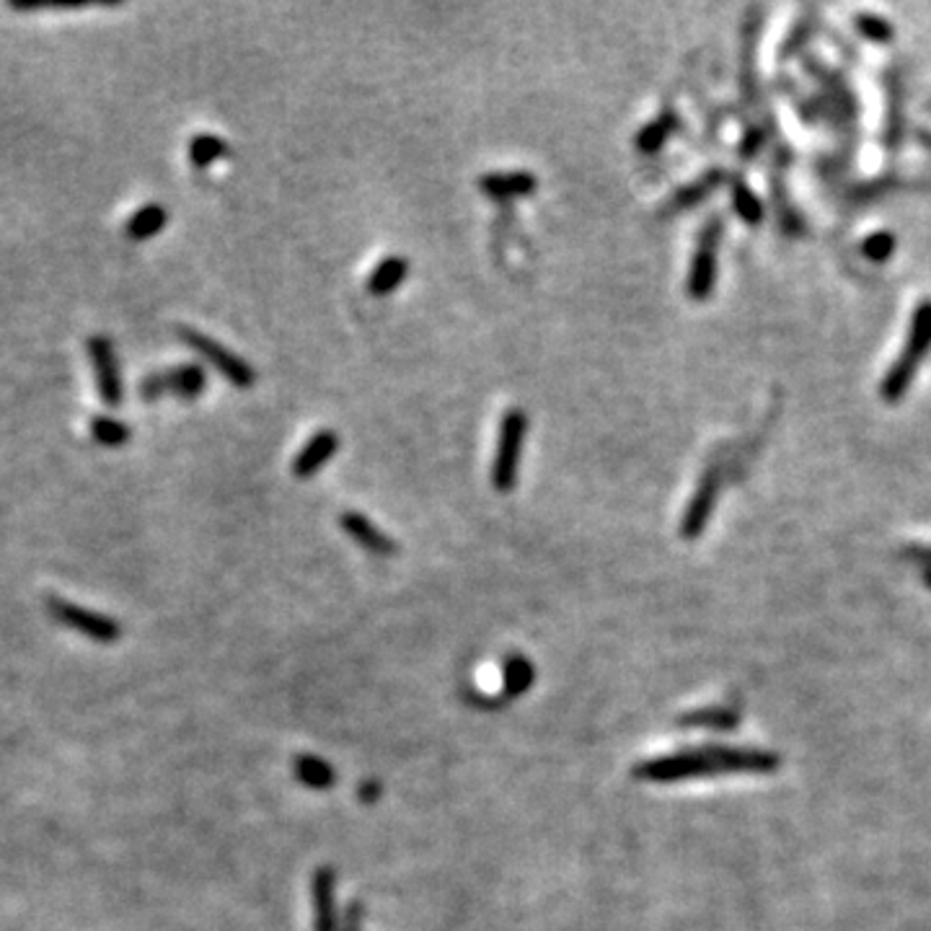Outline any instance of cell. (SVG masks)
I'll return each mask as SVG.
<instances>
[{
	"instance_id": "6da1fadb",
	"label": "cell",
	"mask_w": 931,
	"mask_h": 931,
	"mask_svg": "<svg viewBox=\"0 0 931 931\" xmlns=\"http://www.w3.org/2000/svg\"><path fill=\"white\" fill-rule=\"evenodd\" d=\"M929 347H931V300H924V303L916 308V313H913L911 332H908V339H906V344H903V350H900L898 360H895L893 368L888 370V375L882 378V386H880L882 401L895 404V401H900L903 396H906L913 378H916V373H919V365L924 363Z\"/></svg>"
},
{
	"instance_id": "7a4b0ae2",
	"label": "cell",
	"mask_w": 931,
	"mask_h": 931,
	"mask_svg": "<svg viewBox=\"0 0 931 931\" xmlns=\"http://www.w3.org/2000/svg\"><path fill=\"white\" fill-rule=\"evenodd\" d=\"M525 435H528V414L523 409H510L502 417L500 440H497L492 461V487L497 492H513L515 484H518Z\"/></svg>"
},
{
	"instance_id": "3957f363",
	"label": "cell",
	"mask_w": 931,
	"mask_h": 931,
	"mask_svg": "<svg viewBox=\"0 0 931 931\" xmlns=\"http://www.w3.org/2000/svg\"><path fill=\"white\" fill-rule=\"evenodd\" d=\"M714 774H719V769L709 748L678 750V753H670V756H657L650 758V761L637 763V769H634L637 779L652 784H675Z\"/></svg>"
},
{
	"instance_id": "277c9868",
	"label": "cell",
	"mask_w": 931,
	"mask_h": 931,
	"mask_svg": "<svg viewBox=\"0 0 931 931\" xmlns=\"http://www.w3.org/2000/svg\"><path fill=\"white\" fill-rule=\"evenodd\" d=\"M179 339H182L187 347H192L197 355L205 357L207 363L213 365L225 381L233 383L236 388H251L257 383V370H254V365L246 363L244 357H238L236 352H231L220 342H215L213 337H207V334L197 332V329H179Z\"/></svg>"
},
{
	"instance_id": "5b68a950",
	"label": "cell",
	"mask_w": 931,
	"mask_h": 931,
	"mask_svg": "<svg viewBox=\"0 0 931 931\" xmlns=\"http://www.w3.org/2000/svg\"><path fill=\"white\" fill-rule=\"evenodd\" d=\"M722 241V218L712 215L704 223L696 241L694 259H691V272H688L686 290L694 300H709L717 282V249Z\"/></svg>"
},
{
	"instance_id": "8992f818",
	"label": "cell",
	"mask_w": 931,
	"mask_h": 931,
	"mask_svg": "<svg viewBox=\"0 0 931 931\" xmlns=\"http://www.w3.org/2000/svg\"><path fill=\"white\" fill-rule=\"evenodd\" d=\"M207 388V373L200 365H176L169 370H158L140 381V399L156 401L161 396H179V399H197Z\"/></svg>"
},
{
	"instance_id": "52a82bcc",
	"label": "cell",
	"mask_w": 931,
	"mask_h": 931,
	"mask_svg": "<svg viewBox=\"0 0 931 931\" xmlns=\"http://www.w3.org/2000/svg\"><path fill=\"white\" fill-rule=\"evenodd\" d=\"M313 900V931H339L337 908V872L332 867H319L311 877Z\"/></svg>"
},
{
	"instance_id": "ba28073f",
	"label": "cell",
	"mask_w": 931,
	"mask_h": 931,
	"mask_svg": "<svg viewBox=\"0 0 931 931\" xmlns=\"http://www.w3.org/2000/svg\"><path fill=\"white\" fill-rule=\"evenodd\" d=\"M91 363H94L96 383H99V396L107 407H119L122 404V378H119V365L114 347L107 337H94L88 342Z\"/></svg>"
},
{
	"instance_id": "9c48e42d",
	"label": "cell",
	"mask_w": 931,
	"mask_h": 931,
	"mask_svg": "<svg viewBox=\"0 0 931 931\" xmlns=\"http://www.w3.org/2000/svg\"><path fill=\"white\" fill-rule=\"evenodd\" d=\"M719 479L717 471H709L707 476H701L699 487H696L694 497L688 502L686 513H683L681 520V536L686 541H696L701 533L707 531L709 518L714 513V505H717V494H719Z\"/></svg>"
},
{
	"instance_id": "30bf717a",
	"label": "cell",
	"mask_w": 931,
	"mask_h": 931,
	"mask_svg": "<svg viewBox=\"0 0 931 931\" xmlns=\"http://www.w3.org/2000/svg\"><path fill=\"white\" fill-rule=\"evenodd\" d=\"M339 525L342 531L355 541L357 546H363L365 551L375 554V557H394L399 546L388 533H383L368 515L357 513V510H344L339 515Z\"/></svg>"
},
{
	"instance_id": "8fae6325",
	"label": "cell",
	"mask_w": 931,
	"mask_h": 931,
	"mask_svg": "<svg viewBox=\"0 0 931 931\" xmlns=\"http://www.w3.org/2000/svg\"><path fill=\"white\" fill-rule=\"evenodd\" d=\"M339 450V435L334 430H319L308 440L303 448L298 450V456L293 458V476L298 479H311L319 474L326 463L337 456Z\"/></svg>"
},
{
	"instance_id": "7c38bea8",
	"label": "cell",
	"mask_w": 931,
	"mask_h": 931,
	"mask_svg": "<svg viewBox=\"0 0 931 931\" xmlns=\"http://www.w3.org/2000/svg\"><path fill=\"white\" fill-rule=\"evenodd\" d=\"M538 179L531 171H494L479 179V192L494 202L518 200L536 192Z\"/></svg>"
},
{
	"instance_id": "4fadbf2b",
	"label": "cell",
	"mask_w": 931,
	"mask_h": 931,
	"mask_svg": "<svg viewBox=\"0 0 931 931\" xmlns=\"http://www.w3.org/2000/svg\"><path fill=\"white\" fill-rule=\"evenodd\" d=\"M740 725V712L732 707H704L686 712L678 717V727L683 730H712L732 732Z\"/></svg>"
},
{
	"instance_id": "5bb4252c",
	"label": "cell",
	"mask_w": 931,
	"mask_h": 931,
	"mask_svg": "<svg viewBox=\"0 0 931 931\" xmlns=\"http://www.w3.org/2000/svg\"><path fill=\"white\" fill-rule=\"evenodd\" d=\"M536 681V668L525 655L520 652H513V655L505 657V663H502V691H505L507 699H518V696L528 694Z\"/></svg>"
},
{
	"instance_id": "9a60e30c",
	"label": "cell",
	"mask_w": 931,
	"mask_h": 931,
	"mask_svg": "<svg viewBox=\"0 0 931 931\" xmlns=\"http://www.w3.org/2000/svg\"><path fill=\"white\" fill-rule=\"evenodd\" d=\"M719 184H722V171H717V169L707 171V174L699 176L696 182L686 184V187H681L673 194V197H670V202L665 205V215L681 213V210H691V207H696L699 202L707 200L709 194H712Z\"/></svg>"
},
{
	"instance_id": "2e32d148",
	"label": "cell",
	"mask_w": 931,
	"mask_h": 931,
	"mask_svg": "<svg viewBox=\"0 0 931 931\" xmlns=\"http://www.w3.org/2000/svg\"><path fill=\"white\" fill-rule=\"evenodd\" d=\"M409 275V262L404 257H386L378 267L370 272L368 282H365V288H368L370 295L375 298H383V295H391L394 290L401 288V282L407 280Z\"/></svg>"
},
{
	"instance_id": "e0dca14e",
	"label": "cell",
	"mask_w": 931,
	"mask_h": 931,
	"mask_svg": "<svg viewBox=\"0 0 931 931\" xmlns=\"http://www.w3.org/2000/svg\"><path fill=\"white\" fill-rule=\"evenodd\" d=\"M295 779H298L303 787L308 789H332L334 782H337V771L319 756H311V753H303V756L295 758Z\"/></svg>"
},
{
	"instance_id": "ac0fdd59",
	"label": "cell",
	"mask_w": 931,
	"mask_h": 931,
	"mask_svg": "<svg viewBox=\"0 0 931 931\" xmlns=\"http://www.w3.org/2000/svg\"><path fill=\"white\" fill-rule=\"evenodd\" d=\"M169 223V210L158 202H150V205L140 207L138 213L132 215L130 223H127V238L132 241H148V238L158 236V233L166 228Z\"/></svg>"
},
{
	"instance_id": "d6986e66",
	"label": "cell",
	"mask_w": 931,
	"mask_h": 931,
	"mask_svg": "<svg viewBox=\"0 0 931 931\" xmlns=\"http://www.w3.org/2000/svg\"><path fill=\"white\" fill-rule=\"evenodd\" d=\"M675 127H678V117H675L673 112L660 114V117L647 122V125L637 132L634 148H637L639 153H657V150H663V145L668 143Z\"/></svg>"
},
{
	"instance_id": "ffe728a7",
	"label": "cell",
	"mask_w": 931,
	"mask_h": 931,
	"mask_svg": "<svg viewBox=\"0 0 931 931\" xmlns=\"http://www.w3.org/2000/svg\"><path fill=\"white\" fill-rule=\"evenodd\" d=\"M225 153H228V145H225V140L218 138V135H207V132H202V135L192 138V143H189V158H192V163L197 166V169H207V166H213V163L220 161Z\"/></svg>"
},
{
	"instance_id": "44dd1931",
	"label": "cell",
	"mask_w": 931,
	"mask_h": 931,
	"mask_svg": "<svg viewBox=\"0 0 931 931\" xmlns=\"http://www.w3.org/2000/svg\"><path fill=\"white\" fill-rule=\"evenodd\" d=\"M732 207H735V213L745 220V223H761L763 218V205L758 200L753 189L748 184H743L740 179L732 182Z\"/></svg>"
},
{
	"instance_id": "7402d4cb",
	"label": "cell",
	"mask_w": 931,
	"mask_h": 931,
	"mask_svg": "<svg viewBox=\"0 0 931 931\" xmlns=\"http://www.w3.org/2000/svg\"><path fill=\"white\" fill-rule=\"evenodd\" d=\"M94 438H96V443L107 445V448H117V445L130 440V427L122 425L119 419L99 417V419H94Z\"/></svg>"
},
{
	"instance_id": "603a6c76",
	"label": "cell",
	"mask_w": 931,
	"mask_h": 931,
	"mask_svg": "<svg viewBox=\"0 0 931 931\" xmlns=\"http://www.w3.org/2000/svg\"><path fill=\"white\" fill-rule=\"evenodd\" d=\"M857 29L872 42H888L893 39V26L890 21L880 19V16H869V13H859L857 16Z\"/></svg>"
},
{
	"instance_id": "cb8c5ba5",
	"label": "cell",
	"mask_w": 931,
	"mask_h": 931,
	"mask_svg": "<svg viewBox=\"0 0 931 931\" xmlns=\"http://www.w3.org/2000/svg\"><path fill=\"white\" fill-rule=\"evenodd\" d=\"M862 249L864 257H869L872 262H888L895 251V238L890 233H872L862 244Z\"/></svg>"
},
{
	"instance_id": "d4e9b609",
	"label": "cell",
	"mask_w": 931,
	"mask_h": 931,
	"mask_svg": "<svg viewBox=\"0 0 931 931\" xmlns=\"http://www.w3.org/2000/svg\"><path fill=\"white\" fill-rule=\"evenodd\" d=\"M339 931H363V903H350L347 913H344L342 929Z\"/></svg>"
},
{
	"instance_id": "484cf974",
	"label": "cell",
	"mask_w": 931,
	"mask_h": 931,
	"mask_svg": "<svg viewBox=\"0 0 931 931\" xmlns=\"http://www.w3.org/2000/svg\"><path fill=\"white\" fill-rule=\"evenodd\" d=\"M903 554L913 562L924 564V569H931V546H906Z\"/></svg>"
},
{
	"instance_id": "4316f807",
	"label": "cell",
	"mask_w": 931,
	"mask_h": 931,
	"mask_svg": "<svg viewBox=\"0 0 931 931\" xmlns=\"http://www.w3.org/2000/svg\"><path fill=\"white\" fill-rule=\"evenodd\" d=\"M924 582H926V588H931V569H924Z\"/></svg>"
}]
</instances>
